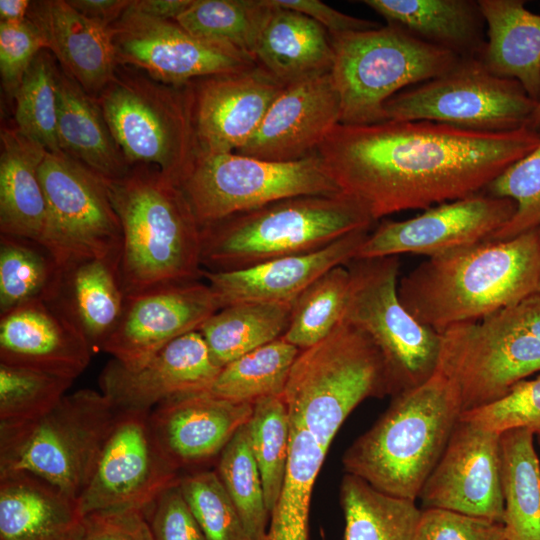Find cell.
I'll list each match as a JSON object with an SVG mask.
<instances>
[{"mask_svg": "<svg viewBox=\"0 0 540 540\" xmlns=\"http://www.w3.org/2000/svg\"><path fill=\"white\" fill-rule=\"evenodd\" d=\"M540 143L530 127L490 132L433 121L336 125L316 151L340 192L376 222L485 191Z\"/></svg>", "mask_w": 540, "mask_h": 540, "instance_id": "6da1fadb", "label": "cell"}, {"mask_svg": "<svg viewBox=\"0 0 540 540\" xmlns=\"http://www.w3.org/2000/svg\"><path fill=\"white\" fill-rule=\"evenodd\" d=\"M540 294V230L428 257L398 282L407 311L439 334Z\"/></svg>", "mask_w": 540, "mask_h": 540, "instance_id": "7a4b0ae2", "label": "cell"}, {"mask_svg": "<svg viewBox=\"0 0 540 540\" xmlns=\"http://www.w3.org/2000/svg\"><path fill=\"white\" fill-rule=\"evenodd\" d=\"M106 184L122 227L125 296L198 280L202 230L181 188L151 165L133 166Z\"/></svg>", "mask_w": 540, "mask_h": 540, "instance_id": "3957f363", "label": "cell"}, {"mask_svg": "<svg viewBox=\"0 0 540 540\" xmlns=\"http://www.w3.org/2000/svg\"><path fill=\"white\" fill-rule=\"evenodd\" d=\"M382 416L343 455L346 473L397 497L416 500L462 414L455 386L438 371L392 396Z\"/></svg>", "mask_w": 540, "mask_h": 540, "instance_id": "277c9868", "label": "cell"}, {"mask_svg": "<svg viewBox=\"0 0 540 540\" xmlns=\"http://www.w3.org/2000/svg\"><path fill=\"white\" fill-rule=\"evenodd\" d=\"M374 223L341 192L286 198L201 228V264L209 271L246 269L317 251Z\"/></svg>", "mask_w": 540, "mask_h": 540, "instance_id": "5b68a950", "label": "cell"}, {"mask_svg": "<svg viewBox=\"0 0 540 540\" xmlns=\"http://www.w3.org/2000/svg\"><path fill=\"white\" fill-rule=\"evenodd\" d=\"M392 396L388 370L373 341L341 319L331 333L300 350L283 393L291 425L326 450L348 415L365 399Z\"/></svg>", "mask_w": 540, "mask_h": 540, "instance_id": "8992f818", "label": "cell"}, {"mask_svg": "<svg viewBox=\"0 0 540 540\" xmlns=\"http://www.w3.org/2000/svg\"><path fill=\"white\" fill-rule=\"evenodd\" d=\"M440 336L437 371L455 386L462 413L493 403L540 372V294Z\"/></svg>", "mask_w": 540, "mask_h": 540, "instance_id": "52a82bcc", "label": "cell"}, {"mask_svg": "<svg viewBox=\"0 0 540 540\" xmlns=\"http://www.w3.org/2000/svg\"><path fill=\"white\" fill-rule=\"evenodd\" d=\"M117 414L101 391L80 389L41 417L0 423V475L28 472L79 501Z\"/></svg>", "mask_w": 540, "mask_h": 540, "instance_id": "ba28073f", "label": "cell"}, {"mask_svg": "<svg viewBox=\"0 0 540 540\" xmlns=\"http://www.w3.org/2000/svg\"><path fill=\"white\" fill-rule=\"evenodd\" d=\"M330 37L331 75L345 125L386 121L384 104L392 96L444 74L461 58L393 24Z\"/></svg>", "mask_w": 540, "mask_h": 540, "instance_id": "9c48e42d", "label": "cell"}, {"mask_svg": "<svg viewBox=\"0 0 540 540\" xmlns=\"http://www.w3.org/2000/svg\"><path fill=\"white\" fill-rule=\"evenodd\" d=\"M130 167L151 165L180 186L198 158L192 84L116 71L96 98Z\"/></svg>", "mask_w": 540, "mask_h": 540, "instance_id": "30bf717a", "label": "cell"}, {"mask_svg": "<svg viewBox=\"0 0 540 540\" xmlns=\"http://www.w3.org/2000/svg\"><path fill=\"white\" fill-rule=\"evenodd\" d=\"M345 321L363 331L385 361L392 396L415 388L437 371L441 336L416 320L398 295V256L354 259Z\"/></svg>", "mask_w": 540, "mask_h": 540, "instance_id": "8fae6325", "label": "cell"}, {"mask_svg": "<svg viewBox=\"0 0 540 540\" xmlns=\"http://www.w3.org/2000/svg\"><path fill=\"white\" fill-rule=\"evenodd\" d=\"M46 199L40 244L60 272L87 261L119 265L123 234L106 179L63 152H46L39 166Z\"/></svg>", "mask_w": 540, "mask_h": 540, "instance_id": "7c38bea8", "label": "cell"}, {"mask_svg": "<svg viewBox=\"0 0 540 540\" xmlns=\"http://www.w3.org/2000/svg\"><path fill=\"white\" fill-rule=\"evenodd\" d=\"M537 106L519 82L461 57L444 74L404 89L384 104L386 120L433 121L490 132L529 127Z\"/></svg>", "mask_w": 540, "mask_h": 540, "instance_id": "4fadbf2b", "label": "cell"}, {"mask_svg": "<svg viewBox=\"0 0 540 540\" xmlns=\"http://www.w3.org/2000/svg\"><path fill=\"white\" fill-rule=\"evenodd\" d=\"M179 187L201 228L278 200L340 193L316 153L293 162L235 152L201 156Z\"/></svg>", "mask_w": 540, "mask_h": 540, "instance_id": "5bb4252c", "label": "cell"}, {"mask_svg": "<svg viewBox=\"0 0 540 540\" xmlns=\"http://www.w3.org/2000/svg\"><path fill=\"white\" fill-rule=\"evenodd\" d=\"M111 29L117 64L140 69L167 85L181 86L257 65L230 46L192 35L175 20L150 17L130 6Z\"/></svg>", "mask_w": 540, "mask_h": 540, "instance_id": "9a60e30c", "label": "cell"}, {"mask_svg": "<svg viewBox=\"0 0 540 540\" xmlns=\"http://www.w3.org/2000/svg\"><path fill=\"white\" fill-rule=\"evenodd\" d=\"M179 478V470L153 437L149 413L118 412L79 498L80 509L84 515L110 509L145 511Z\"/></svg>", "mask_w": 540, "mask_h": 540, "instance_id": "2e32d148", "label": "cell"}, {"mask_svg": "<svg viewBox=\"0 0 540 540\" xmlns=\"http://www.w3.org/2000/svg\"><path fill=\"white\" fill-rule=\"evenodd\" d=\"M515 203L482 192L439 204L402 221H385L370 232L355 259L416 254L428 257L487 241L505 225Z\"/></svg>", "mask_w": 540, "mask_h": 540, "instance_id": "e0dca14e", "label": "cell"}, {"mask_svg": "<svg viewBox=\"0 0 540 540\" xmlns=\"http://www.w3.org/2000/svg\"><path fill=\"white\" fill-rule=\"evenodd\" d=\"M418 498L424 509L503 523L500 434L460 418Z\"/></svg>", "mask_w": 540, "mask_h": 540, "instance_id": "ac0fdd59", "label": "cell"}, {"mask_svg": "<svg viewBox=\"0 0 540 540\" xmlns=\"http://www.w3.org/2000/svg\"><path fill=\"white\" fill-rule=\"evenodd\" d=\"M218 310L211 288L198 280L126 296L119 322L100 349L134 369L175 339L199 331Z\"/></svg>", "mask_w": 540, "mask_h": 540, "instance_id": "d6986e66", "label": "cell"}, {"mask_svg": "<svg viewBox=\"0 0 540 540\" xmlns=\"http://www.w3.org/2000/svg\"><path fill=\"white\" fill-rule=\"evenodd\" d=\"M220 370L201 333L193 331L140 367L110 360L100 373L99 387L118 412L150 413L170 399L208 392Z\"/></svg>", "mask_w": 540, "mask_h": 540, "instance_id": "ffe728a7", "label": "cell"}, {"mask_svg": "<svg viewBox=\"0 0 540 540\" xmlns=\"http://www.w3.org/2000/svg\"><path fill=\"white\" fill-rule=\"evenodd\" d=\"M198 157L231 153L256 132L286 85L258 64L191 82Z\"/></svg>", "mask_w": 540, "mask_h": 540, "instance_id": "44dd1931", "label": "cell"}, {"mask_svg": "<svg viewBox=\"0 0 540 540\" xmlns=\"http://www.w3.org/2000/svg\"><path fill=\"white\" fill-rule=\"evenodd\" d=\"M331 72L285 86L252 137L235 153L273 162L305 159L340 123Z\"/></svg>", "mask_w": 540, "mask_h": 540, "instance_id": "7402d4cb", "label": "cell"}, {"mask_svg": "<svg viewBox=\"0 0 540 540\" xmlns=\"http://www.w3.org/2000/svg\"><path fill=\"white\" fill-rule=\"evenodd\" d=\"M93 347L53 301L36 300L0 315V362L75 380Z\"/></svg>", "mask_w": 540, "mask_h": 540, "instance_id": "603a6c76", "label": "cell"}, {"mask_svg": "<svg viewBox=\"0 0 540 540\" xmlns=\"http://www.w3.org/2000/svg\"><path fill=\"white\" fill-rule=\"evenodd\" d=\"M252 411V403L203 392L159 404L149 413V425L163 455L180 470L219 456Z\"/></svg>", "mask_w": 540, "mask_h": 540, "instance_id": "cb8c5ba5", "label": "cell"}, {"mask_svg": "<svg viewBox=\"0 0 540 540\" xmlns=\"http://www.w3.org/2000/svg\"><path fill=\"white\" fill-rule=\"evenodd\" d=\"M370 229L349 233L317 251L234 271L202 270L220 309L238 303H292L328 270L354 260Z\"/></svg>", "mask_w": 540, "mask_h": 540, "instance_id": "d4e9b609", "label": "cell"}, {"mask_svg": "<svg viewBox=\"0 0 540 540\" xmlns=\"http://www.w3.org/2000/svg\"><path fill=\"white\" fill-rule=\"evenodd\" d=\"M27 18L61 69L96 99L117 71L111 26L87 18L67 0L31 1Z\"/></svg>", "mask_w": 540, "mask_h": 540, "instance_id": "484cf974", "label": "cell"}, {"mask_svg": "<svg viewBox=\"0 0 540 540\" xmlns=\"http://www.w3.org/2000/svg\"><path fill=\"white\" fill-rule=\"evenodd\" d=\"M79 501L28 472L0 475V540H81Z\"/></svg>", "mask_w": 540, "mask_h": 540, "instance_id": "4316f807", "label": "cell"}, {"mask_svg": "<svg viewBox=\"0 0 540 540\" xmlns=\"http://www.w3.org/2000/svg\"><path fill=\"white\" fill-rule=\"evenodd\" d=\"M267 1L271 11L257 42L256 63L286 86L331 72L329 32L311 18Z\"/></svg>", "mask_w": 540, "mask_h": 540, "instance_id": "83f0119b", "label": "cell"}, {"mask_svg": "<svg viewBox=\"0 0 540 540\" xmlns=\"http://www.w3.org/2000/svg\"><path fill=\"white\" fill-rule=\"evenodd\" d=\"M0 153V232L40 244L46 199L39 166L46 150L16 128H2Z\"/></svg>", "mask_w": 540, "mask_h": 540, "instance_id": "f1b7e54d", "label": "cell"}, {"mask_svg": "<svg viewBox=\"0 0 540 540\" xmlns=\"http://www.w3.org/2000/svg\"><path fill=\"white\" fill-rule=\"evenodd\" d=\"M488 40L481 55L493 73L516 80L540 100V15L522 0H479Z\"/></svg>", "mask_w": 540, "mask_h": 540, "instance_id": "f546056e", "label": "cell"}, {"mask_svg": "<svg viewBox=\"0 0 540 540\" xmlns=\"http://www.w3.org/2000/svg\"><path fill=\"white\" fill-rule=\"evenodd\" d=\"M57 137L61 152L110 180L130 166L97 100L61 68L57 77Z\"/></svg>", "mask_w": 540, "mask_h": 540, "instance_id": "4dcf8cb0", "label": "cell"}, {"mask_svg": "<svg viewBox=\"0 0 540 540\" xmlns=\"http://www.w3.org/2000/svg\"><path fill=\"white\" fill-rule=\"evenodd\" d=\"M393 24L461 57H481L486 45L485 20L478 1L364 0Z\"/></svg>", "mask_w": 540, "mask_h": 540, "instance_id": "1f68e13d", "label": "cell"}, {"mask_svg": "<svg viewBox=\"0 0 540 540\" xmlns=\"http://www.w3.org/2000/svg\"><path fill=\"white\" fill-rule=\"evenodd\" d=\"M125 298L119 265L87 260L61 273L53 302L83 332L93 349H100L119 322Z\"/></svg>", "mask_w": 540, "mask_h": 540, "instance_id": "d6a6232c", "label": "cell"}, {"mask_svg": "<svg viewBox=\"0 0 540 540\" xmlns=\"http://www.w3.org/2000/svg\"><path fill=\"white\" fill-rule=\"evenodd\" d=\"M534 433L517 428L500 434L501 485L508 540H540V462Z\"/></svg>", "mask_w": 540, "mask_h": 540, "instance_id": "836d02e7", "label": "cell"}, {"mask_svg": "<svg viewBox=\"0 0 540 540\" xmlns=\"http://www.w3.org/2000/svg\"><path fill=\"white\" fill-rule=\"evenodd\" d=\"M344 540H417L422 510L415 500L384 493L346 473L340 485Z\"/></svg>", "mask_w": 540, "mask_h": 540, "instance_id": "e575fe53", "label": "cell"}, {"mask_svg": "<svg viewBox=\"0 0 540 540\" xmlns=\"http://www.w3.org/2000/svg\"><path fill=\"white\" fill-rule=\"evenodd\" d=\"M292 303L245 302L218 310L199 329L219 367L281 338Z\"/></svg>", "mask_w": 540, "mask_h": 540, "instance_id": "d590c367", "label": "cell"}, {"mask_svg": "<svg viewBox=\"0 0 540 540\" xmlns=\"http://www.w3.org/2000/svg\"><path fill=\"white\" fill-rule=\"evenodd\" d=\"M326 453L308 431L291 425L287 472L266 540H309L311 495Z\"/></svg>", "mask_w": 540, "mask_h": 540, "instance_id": "8d00e7d4", "label": "cell"}, {"mask_svg": "<svg viewBox=\"0 0 540 540\" xmlns=\"http://www.w3.org/2000/svg\"><path fill=\"white\" fill-rule=\"evenodd\" d=\"M270 11L267 0H192L175 21L192 35L230 46L255 61Z\"/></svg>", "mask_w": 540, "mask_h": 540, "instance_id": "74e56055", "label": "cell"}, {"mask_svg": "<svg viewBox=\"0 0 540 540\" xmlns=\"http://www.w3.org/2000/svg\"><path fill=\"white\" fill-rule=\"evenodd\" d=\"M61 272L39 243L0 236V315L36 300L56 299Z\"/></svg>", "mask_w": 540, "mask_h": 540, "instance_id": "f35d334b", "label": "cell"}, {"mask_svg": "<svg viewBox=\"0 0 540 540\" xmlns=\"http://www.w3.org/2000/svg\"><path fill=\"white\" fill-rule=\"evenodd\" d=\"M300 349L282 337L223 366L208 393L235 402L281 396Z\"/></svg>", "mask_w": 540, "mask_h": 540, "instance_id": "ab89813d", "label": "cell"}, {"mask_svg": "<svg viewBox=\"0 0 540 540\" xmlns=\"http://www.w3.org/2000/svg\"><path fill=\"white\" fill-rule=\"evenodd\" d=\"M246 428L270 514L285 480L290 452L291 421L283 395L256 401Z\"/></svg>", "mask_w": 540, "mask_h": 540, "instance_id": "60d3db41", "label": "cell"}, {"mask_svg": "<svg viewBox=\"0 0 540 540\" xmlns=\"http://www.w3.org/2000/svg\"><path fill=\"white\" fill-rule=\"evenodd\" d=\"M349 285L346 265L336 266L312 282L292 302L290 323L282 338L304 350L328 336L343 317Z\"/></svg>", "mask_w": 540, "mask_h": 540, "instance_id": "b9f144b4", "label": "cell"}, {"mask_svg": "<svg viewBox=\"0 0 540 540\" xmlns=\"http://www.w3.org/2000/svg\"><path fill=\"white\" fill-rule=\"evenodd\" d=\"M58 72L54 55L42 50L14 96L15 128L51 153L61 152L57 137Z\"/></svg>", "mask_w": 540, "mask_h": 540, "instance_id": "7bdbcfd3", "label": "cell"}, {"mask_svg": "<svg viewBox=\"0 0 540 540\" xmlns=\"http://www.w3.org/2000/svg\"><path fill=\"white\" fill-rule=\"evenodd\" d=\"M216 472L251 539L266 540L270 514L246 425L237 431L220 453Z\"/></svg>", "mask_w": 540, "mask_h": 540, "instance_id": "ee69618b", "label": "cell"}, {"mask_svg": "<svg viewBox=\"0 0 540 540\" xmlns=\"http://www.w3.org/2000/svg\"><path fill=\"white\" fill-rule=\"evenodd\" d=\"M73 381L0 362V423L41 417L67 394Z\"/></svg>", "mask_w": 540, "mask_h": 540, "instance_id": "f6af8a7d", "label": "cell"}, {"mask_svg": "<svg viewBox=\"0 0 540 540\" xmlns=\"http://www.w3.org/2000/svg\"><path fill=\"white\" fill-rule=\"evenodd\" d=\"M179 486L206 540H252L216 470L180 476Z\"/></svg>", "mask_w": 540, "mask_h": 540, "instance_id": "bcb514c9", "label": "cell"}, {"mask_svg": "<svg viewBox=\"0 0 540 540\" xmlns=\"http://www.w3.org/2000/svg\"><path fill=\"white\" fill-rule=\"evenodd\" d=\"M484 192L510 199L516 206L510 220L488 240H504L540 230V143L500 173Z\"/></svg>", "mask_w": 540, "mask_h": 540, "instance_id": "7dc6e473", "label": "cell"}, {"mask_svg": "<svg viewBox=\"0 0 540 540\" xmlns=\"http://www.w3.org/2000/svg\"><path fill=\"white\" fill-rule=\"evenodd\" d=\"M460 418L499 434L517 428L540 434V374L518 382L499 400L464 412Z\"/></svg>", "mask_w": 540, "mask_h": 540, "instance_id": "c3c4849f", "label": "cell"}, {"mask_svg": "<svg viewBox=\"0 0 540 540\" xmlns=\"http://www.w3.org/2000/svg\"><path fill=\"white\" fill-rule=\"evenodd\" d=\"M44 49V37L28 18L0 21L1 82L10 97L14 98L33 60Z\"/></svg>", "mask_w": 540, "mask_h": 540, "instance_id": "681fc988", "label": "cell"}, {"mask_svg": "<svg viewBox=\"0 0 540 540\" xmlns=\"http://www.w3.org/2000/svg\"><path fill=\"white\" fill-rule=\"evenodd\" d=\"M417 540H508L503 523L436 508L422 510Z\"/></svg>", "mask_w": 540, "mask_h": 540, "instance_id": "f907efd6", "label": "cell"}, {"mask_svg": "<svg viewBox=\"0 0 540 540\" xmlns=\"http://www.w3.org/2000/svg\"><path fill=\"white\" fill-rule=\"evenodd\" d=\"M144 512L154 540H206L179 480L163 490Z\"/></svg>", "mask_w": 540, "mask_h": 540, "instance_id": "816d5d0a", "label": "cell"}, {"mask_svg": "<svg viewBox=\"0 0 540 540\" xmlns=\"http://www.w3.org/2000/svg\"><path fill=\"white\" fill-rule=\"evenodd\" d=\"M81 540H154L143 510L110 509L85 515Z\"/></svg>", "mask_w": 540, "mask_h": 540, "instance_id": "f5cc1de1", "label": "cell"}, {"mask_svg": "<svg viewBox=\"0 0 540 540\" xmlns=\"http://www.w3.org/2000/svg\"><path fill=\"white\" fill-rule=\"evenodd\" d=\"M270 2L311 18L323 26L329 34L363 31L379 27L376 22L347 15L319 0H270Z\"/></svg>", "mask_w": 540, "mask_h": 540, "instance_id": "db71d44e", "label": "cell"}, {"mask_svg": "<svg viewBox=\"0 0 540 540\" xmlns=\"http://www.w3.org/2000/svg\"><path fill=\"white\" fill-rule=\"evenodd\" d=\"M82 15L105 26H112L126 11L131 0H67Z\"/></svg>", "mask_w": 540, "mask_h": 540, "instance_id": "11a10c76", "label": "cell"}, {"mask_svg": "<svg viewBox=\"0 0 540 540\" xmlns=\"http://www.w3.org/2000/svg\"><path fill=\"white\" fill-rule=\"evenodd\" d=\"M191 2L192 0H132L129 6L150 17L176 20Z\"/></svg>", "mask_w": 540, "mask_h": 540, "instance_id": "9f6ffc18", "label": "cell"}, {"mask_svg": "<svg viewBox=\"0 0 540 540\" xmlns=\"http://www.w3.org/2000/svg\"><path fill=\"white\" fill-rule=\"evenodd\" d=\"M31 1L0 0L1 21H21L28 16Z\"/></svg>", "mask_w": 540, "mask_h": 540, "instance_id": "6f0895ef", "label": "cell"}, {"mask_svg": "<svg viewBox=\"0 0 540 540\" xmlns=\"http://www.w3.org/2000/svg\"><path fill=\"white\" fill-rule=\"evenodd\" d=\"M529 127L534 130L540 128V100L537 102V106L532 114Z\"/></svg>", "mask_w": 540, "mask_h": 540, "instance_id": "680465c9", "label": "cell"}]
</instances>
